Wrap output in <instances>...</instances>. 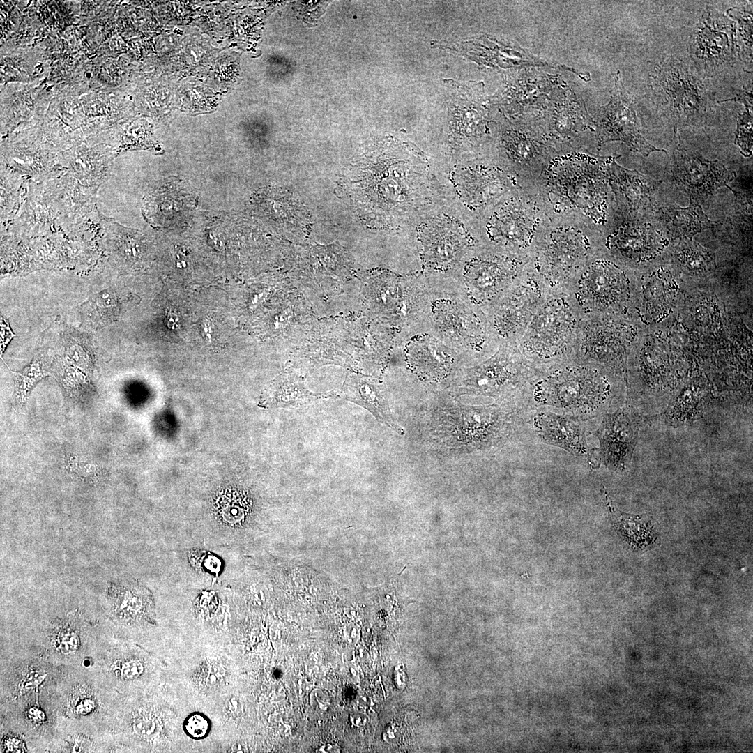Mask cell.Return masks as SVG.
<instances>
[{"instance_id": "cell-1", "label": "cell", "mask_w": 753, "mask_h": 753, "mask_svg": "<svg viewBox=\"0 0 753 753\" xmlns=\"http://www.w3.org/2000/svg\"><path fill=\"white\" fill-rule=\"evenodd\" d=\"M351 174L350 191L356 208L376 223L408 220L431 201L430 174L409 147L362 162Z\"/></svg>"}, {"instance_id": "cell-2", "label": "cell", "mask_w": 753, "mask_h": 753, "mask_svg": "<svg viewBox=\"0 0 753 753\" xmlns=\"http://www.w3.org/2000/svg\"><path fill=\"white\" fill-rule=\"evenodd\" d=\"M608 156L572 151L552 158L536 183L549 218H575L600 231L613 204L607 181Z\"/></svg>"}, {"instance_id": "cell-3", "label": "cell", "mask_w": 753, "mask_h": 753, "mask_svg": "<svg viewBox=\"0 0 753 753\" xmlns=\"http://www.w3.org/2000/svg\"><path fill=\"white\" fill-rule=\"evenodd\" d=\"M429 294L425 333L478 363L494 354L501 344L482 310L466 296L454 275H425Z\"/></svg>"}, {"instance_id": "cell-4", "label": "cell", "mask_w": 753, "mask_h": 753, "mask_svg": "<svg viewBox=\"0 0 753 753\" xmlns=\"http://www.w3.org/2000/svg\"><path fill=\"white\" fill-rule=\"evenodd\" d=\"M624 381L623 376L606 367L574 360L540 372L525 403L529 410L552 406L588 418L610 405Z\"/></svg>"}, {"instance_id": "cell-5", "label": "cell", "mask_w": 753, "mask_h": 753, "mask_svg": "<svg viewBox=\"0 0 753 753\" xmlns=\"http://www.w3.org/2000/svg\"><path fill=\"white\" fill-rule=\"evenodd\" d=\"M600 232L577 219L549 218L529 259L549 294L568 293L587 264L602 252Z\"/></svg>"}, {"instance_id": "cell-6", "label": "cell", "mask_w": 753, "mask_h": 753, "mask_svg": "<svg viewBox=\"0 0 753 753\" xmlns=\"http://www.w3.org/2000/svg\"><path fill=\"white\" fill-rule=\"evenodd\" d=\"M581 318L568 293L549 294L515 348L539 372L574 361Z\"/></svg>"}, {"instance_id": "cell-7", "label": "cell", "mask_w": 753, "mask_h": 753, "mask_svg": "<svg viewBox=\"0 0 753 753\" xmlns=\"http://www.w3.org/2000/svg\"><path fill=\"white\" fill-rule=\"evenodd\" d=\"M481 217L484 247L528 259L549 219L536 185H517Z\"/></svg>"}, {"instance_id": "cell-8", "label": "cell", "mask_w": 753, "mask_h": 753, "mask_svg": "<svg viewBox=\"0 0 753 753\" xmlns=\"http://www.w3.org/2000/svg\"><path fill=\"white\" fill-rule=\"evenodd\" d=\"M365 296L370 310L397 328L398 345L425 333L430 300L423 275H372L366 280Z\"/></svg>"}, {"instance_id": "cell-9", "label": "cell", "mask_w": 753, "mask_h": 753, "mask_svg": "<svg viewBox=\"0 0 753 753\" xmlns=\"http://www.w3.org/2000/svg\"><path fill=\"white\" fill-rule=\"evenodd\" d=\"M651 79L656 106L675 126H701L711 119L713 95L684 62L667 57L655 67Z\"/></svg>"}, {"instance_id": "cell-10", "label": "cell", "mask_w": 753, "mask_h": 753, "mask_svg": "<svg viewBox=\"0 0 753 753\" xmlns=\"http://www.w3.org/2000/svg\"><path fill=\"white\" fill-rule=\"evenodd\" d=\"M601 252L585 267L568 294L582 317L614 314L630 317L637 277Z\"/></svg>"}, {"instance_id": "cell-11", "label": "cell", "mask_w": 753, "mask_h": 753, "mask_svg": "<svg viewBox=\"0 0 753 753\" xmlns=\"http://www.w3.org/2000/svg\"><path fill=\"white\" fill-rule=\"evenodd\" d=\"M643 330L625 316H583L575 360L606 367L625 377L628 357Z\"/></svg>"}, {"instance_id": "cell-12", "label": "cell", "mask_w": 753, "mask_h": 753, "mask_svg": "<svg viewBox=\"0 0 753 753\" xmlns=\"http://www.w3.org/2000/svg\"><path fill=\"white\" fill-rule=\"evenodd\" d=\"M528 263L527 257L482 246L466 257L454 275L471 303L483 310L508 291Z\"/></svg>"}, {"instance_id": "cell-13", "label": "cell", "mask_w": 753, "mask_h": 753, "mask_svg": "<svg viewBox=\"0 0 753 753\" xmlns=\"http://www.w3.org/2000/svg\"><path fill=\"white\" fill-rule=\"evenodd\" d=\"M539 373L514 347L501 345L492 356L464 370L462 388L466 393L523 404Z\"/></svg>"}, {"instance_id": "cell-14", "label": "cell", "mask_w": 753, "mask_h": 753, "mask_svg": "<svg viewBox=\"0 0 753 753\" xmlns=\"http://www.w3.org/2000/svg\"><path fill=\"white\" fill-rule=\"evenodd\" d=\"M549 295L528 263L508 291L482 310L501 345L516 346Z\"/></svg>"}, {"instance_id": "cell-15", "label": "cell", "mask_w": 753, "mask_h": 753, "mask_svg": "<svg viewBox=\"0 0 753 753\" xmlns=\"http://www.w3.org/2000/svg\"><path fill=\"white\" fill-rule=\"evenodd\" d=\"M420 255L427 275H454L466 257L482 246L457 222L437 217L424 223L418 233Z\"/></svg>"}, {"instance_id": "cell-16", "label": "cell", "mask_w": 753, "mask_h": 753, "mask_svg": "<svg viewBox=\"0 0 753 753\" xmlns=\"http://www.w3.org/2000/svg\"><path fill=\"white\" fill-rule=\"evenodd\" d=\"M612 224L602 240V252L628 268L655 259L668 244L661 232L634 215L614 209Z\"/></svg>"}, {"instance_id": "cell-17", "label": "cell", "mask_w": 753, "mask_h": 753, "mask_svg": "<svg viewBox=\"0 0 753 753\" xmlns=\"http://www.w3.org/2000/svg\"><path fill=\"white\" fill-rule=\"evenodd\" d=\"M593 122L598 150L606 143L619 141L644 156L654 151L667 153L650 144L641 135L633 100L623 85L619 71L610 101L598 110Z\"/></svg>"}, {"instance_id": "cell-18", "label": "cell", "mask_w": 753, "mask_h": 753, "mask_svg": "<svg viewBox=\"0 0 753 753\" xmlns=\"http://www.w3.org/2000/svg\"><path fill=\"white\" fill-rule=\"evenodd\" d=\"M502 148L504 154L498 164L522 186L535 185L558 154L538 129L528 126L507 130Z\"/></svg>"}, {"instance_id": "cell-19", "label": "cell", "mask_w": 753, "mask_h": 753, "mask_svg": "<svg viewBox=\"0 0 753 753\" xmlns=\"http://www.w3.org/2000/svg\"><path fill=\"white\" fill-rule=\"evenodd\" d=\"M685 295L671 272L661 267L637 278L631 319L643 329L655 326L672 314Z\"/></svg>"}, {"instance_id": "cell-20", "label": "cell", "mask_w": 753, "mask_h": 753, "mask_svg": "<svg viewBox=\"0 0 753 753\" xmlns=\"http://www.w3.org/2000/svg\"><path fill=\"white\" fill-rule=\"evenodd\" d=\"M642 417L630 403L604 415L596 430L600 460L614 471L623 472L631 462Z\"/></svg>"}, {"instance_id": "cell-21", "label": "cell", "mask_w": 753, "mask_h": 753, "mask_svg": "<svg viewBox=\"0 0 753 753\" xmlns=\"http://www.w3.org/2000/svg\"><path fill=\"white\" fill-rule=\"evenodd\" d=\"M735 23L723 15L708 12L697 24L690 38L694 63L711 74L733 63L737 50Z\"/></svg>"}, {"instance_id": "cell-22", "label": "cell", "mask_w": 753, "mask_h": 753, "mask_svg": "<svg viewBox=\"0 0 753 753\" xmlns=\"http://www.w3.org/2000/svg\"><path fill=\"white\" fill-rule=\"evenodd\" d=\"M671 174L675 183L690 199L703 203L715 192L735 177L717 160H709L695 151L676 148L673 153Z\"/></svg>"}, {"instance_id": "cell-23", "label": "cell", "mask_w": 753, "mask_h": 753, "mask_svg": "<svg viewBox=\"0 0 753 753\" xmlns=\"http://www.w3.org/2000/svg\"><path fill=\"white\" fill-rule=\"evenodd\" d=\"M618 156H608L606 165L613 208L632 215L653 209L657 205L660 182L621 166L616 161Z\"/></svg>"}, {"instance_id": "cell-24", "label": "cell", "mask_w": 753, "mask_h": 753, "mask_svg": "<svg viewBox=\"0 0 753 753\" xmlns=\"http://www.w3.org/2000/svg\"><path fill=\"white\" fill-rule=\"evenodd\" d=\"M461 171L457 180L460 191L480 215L519 185L497 162L478 163Z\"/></svg>"}, {"instance_id": "cell-25", "label": "cell", "mask_w": 753, "mask_h": 753, "mask_svg": "<svg viewBox=\"0 0 753 753\" xmlns=\"http://www.w3.org/2000/svg\"><path fill=\"white\" fill-rule=\"evenodd\" d=\"M406 364L423 379L439 381L447 377L459 356L427 333L415 335L402 345Z\"/></svg>"}, {"instance_id": "cell-26", "label": "cell", "mask_w": 753, "mask_h": 753, "mask_svg": "<svg viewBox=\"0 0 753 753\" xmlns=\"http://www.w3.org/2000/svg\"><path fill=\"white\" fill-rule=\"evenodd\" d=\"M533 423L537 434L547 444L585 458L591 464L593 450L588 445L584 419L572 414L536 412Z\"/></svg>"}, {"instance_id": "cell-27", "label": "cell", "mask_w": 753, "mask_h": 753, "mask_svg": "<svg viewBox=\"0 0 753 753\" xmlns=\"http://www.w3.org/2000/svg\"><path fill=\"white\" fill-rule=\"evenodd\" d=\"M345 395L347 400L365 407L400 434H405L404 428L395 421L384 392L374 379L365 376L351 377L346 385Z\"/></svg>"}, {"instance_id": "cell-28", "label": "cell", "mask_w": 753, "mask_h": 753, "mask_svg": "<svg viewBox=\"0 0 753 753\" xmlns=\"http://www.w3.org/2000/svg\"><path fill=\"white\" fill-rule=\"evenodd\" d=\"M690 202L685 208L674 204L660 208L661 223L673 239H692L697 233L716 225L715 222L708 218L699 203L692 199Z\"/></svg>"}, {"instance_id": "cell-29", "label": "cell", "mask_w": 753, "mask_h": 753, "mask_svg": "<svg viewBox=\"0 0 753 753\" xmlns=\"http://www.w3.org/2000/svg\"><path fill=\"white\" fill-rule=\"evenodd\" d=\"M602 496L616 530L630 547L642 549L656 540V531L649 517L619 510L614 505L604 487L602 489Z\"/></svg>"}, {"instance_id": "cell-30", "label": "cell", "mask_w": 753, "mask_h": 753, "mask_svg": "<svg viewBox=\"0 0 753 753\" xmlns=\"http://www.w3.org/2000/svg\"><path fill=\"white\" fill-rule=\"evenodd\" d=\"M708 395V388L701 379L688 381L678 390L666 411V420L671 425L693 420L706 405Z\"/></svg>"}, {"instance_id": "cell-31", "label": "cell", "mask_w": 753, "mask_h": 753, "mask_svg": "<svg viewBox=\"0 0 753 753\" xmlns=\"http://www.w3.org/2000/svg\"><path fill=\"white\" fill-rule=\"evenodd\" d=\"M671 257L676 268L689 276L706 277L716 268L714 253L692 239L680 238L671 249Z\"/></svg>"}, {"instance_id": "cell-32", "label": "cell", "mask_w": 753, "mask_h": 753, "mask_svg": "<svg viewBox=\"0 0 753 753\" xmlns=\"http://www.w3.org/2000/svg\"><path fill=\"white\" fill-rule=\"evenodd\" d=\"M124 301L116 291L104 289L82 304L80 313L82 320L92 328L109 325L123 314L126 309Z\"/></svg>"}, {"instance_id": "cell-33", "label": "cell", "mask_w": 753, "mask_h": 753, "mask_svg": "<svg viewBox=\"0 0 753 753\" xmlns=\"http://www.w3.org/2000/svg\"><path fill=\"white\" fill-rule=\"evenodd\" d=\"M216 512L222 522L230 526L241 524L246 517L248 504L241 492L227 490L216 499Z\"/></svg>"}, {"instance_id": "cell-34", "label": "cell", "mask_w": 753, "mask_h": 753, "mask_svg": "<svg viewBox=\"0 0 753 753\" xmlns=\"http://www.w3.org/2000/svg\"><path fill=\"white\" fill-rule=\"evenodd\" d=\"M12 170H1V220L10 218L19 207L20 179Z\"/></svg>"}, {"instance_id": "cell-35", "label": "cell", "mask_w": 753, "mask_h": 753, "mask_svg": "<svg viewBox=\"0 0 753 753\" xmlns=\"http://www.w3.org/2000/svg\"><path fill=\"white\" fill-rule=\"evenodd\" d=\"M735 144L740 148L745 156L752 155V114L750 109H746L745 112L738 115Z\"/></svg>"}, {"instance_id": "cell-36", "label": "cell", "mask_w": 753, "mask_h": 753, "mask_svg": "<svg viewBox=\"0 0 753 753\" xmlns=\"http://www.w3.org/2000/svg\"><path fill=\"white\" fill-rule=\"evenodd\" d=\"M727 14L733 19H735L738 27L735 26V31L738 32L740 37H742L743 40V51H744V47L746 48L747 54L748 56L752 58V18L751 14L746 12L744 10H740L737 8H730L727 10Z\"/></svg>"}, {"instance_id": "cell-37", "label": "cell", "mask_w": 753, "mask_h": 753, "mask_svg": "<svg viewBox=\"0 0 753 753\" xmlns=\"http://www.w3.org/2000/svg\"><path fill=\"white\" fill-rule=\"evenodd\" d=\"M183 729L193 739L206 738L211 729V723L206 716L200 713H192L184 721Z\"/></svg>"}, {"instance_id": "cell-38", "label": "cell", "mask_w": 753, "mask_h": 753, "mask_svg": "<svg viewBox=\"0 0 753 753\" xmlns=\"http://www.w3.org/2000/svg\"><path fill=\"white\" fill-rule=\"evenodd\" d=\"M40 365L41 363L40 362L36 360L24 369L23 372L15 373L19 393L26 394L33 383L36 382L39 377L43 376V374L40 370Z\"/></svg>"}, {"instance_id": "cell-39", "label": "cell", "mask_w": 753, "mask_h": 753, "mask_svg": "<svg viewBox=\"0 0 753 753\" xmlns=\"http://www.w3.org/2000/svg\"><path fill=\"white\" fill-rule=\"evenodd\" d=\"M310 703L314 710L319 713H324L328 710L330 701L325 692L316 689L310 695Z\"/></svg>"}, {"instance_id": "cell-40", "label": "cell", "mask_w": 753, "mask_h": 753, "mask_svg": "<svg viewBox=\"0 0 753 753\" xmlns=\"http://www.w3.org/2000/svg\"><path fill=\"white\" fill-rule=\"evenodd\" d=\"M1 350L4 349L6 344L9 342L11 338L15 336L10 329L8 321L1 317Z\"/></svg>"}, {"instance_id": "cell-41", "label": "cell", "mask_w": 753, "mask_h": 753, "mask_svg": "<svg viewBox=\"0 0 753 753\" xmlns=\"http://www.w3.org/2000/svg\"><path fill=\"white\" fill-rule=\"evenodd\" d=\"M208 669L210 674L208 673L206 669H204L205 674H202L203 675H205L206 676L204 680V683L203 684H205L208 686H216L218 684H220L219 683L221 681V678L222 676V673H220V671L217 669H215V670L214 667L208 668Z\"/></svg>"}, {"instance_id": "cell-42", "label": "cell", "mask_w": 753, "mask_h": 753, "mask_svg": "<svg viewBox=\"0 0 753 753\" xmlns=\"http://www.w3.org/2000/svg\"><path fill=\"white\" fill-rule=\"evenodd\" d=\"M730 100L738 101L745 105V108L752 110V93L745 91H739L736 98L731 99H727L722 100L720 102H727Z\"/></svg>"}, {"instance_id": "cell-43", "label": "cell", "mask_w": 753, "mask_h": 753, "mask_svg": "<svg viewBox=\"0 0 753 753\" xmlns=\"http://www.w3.org/2000/svg\"><path fill=\"white\" fill-rule=\"evenodd\" d=\"M345 639L349 644H354L358 639V629L353 625H349L344 630Z\"/></svg>"}, {"instance_id": "cell-44", "label": "cell", "mask_w": 753, "mask_h": 753, "mask_svg": "<svg viewBox=\"0 0 753 753\" xmlns=\"http://www.w3.org/2000/svg\"><path fill=\"white\" fill-rule=\"evenodd\" d=\"M320 753H338L340 752V746L333 742H327L322 744L317 750Z\"/></svg>"}, {"instance_id": "cell-45", "label": "cell", "mask_w": 753, "mask_h": 753, "mask_svg": "<svg viewBox=\"0 0 753 753\" xmlns=\"http://www.w3.org/2000/svg\"><path fill=\"white\" fill-rule=\"evenodd\" d=\"M349 721L356 727L364 726L367 720V716L362 713H353L349 715Z\"/></svg>"}, {"instance_id": "cell-46", "label": "cell", "mask_w": 753, "mask_h": 753, "mask_svg": "<svg viewBox=\"0 0 753 753\" xmlns=\"http://www.w3.org/2000/svg\"><path fill=\"white\" fill-rule=\"evenodd\" d=\"M210 323L211 322L206 319H204L200 321V328L201 329V333H202L201 335H204V338H205L206 340L208 342H210L211 337V328Z\"/></svg>"}, {"instance_id": "cell-47", "label": "cell", "mask_w": 753, "mask_h": 753, "mask_svg": "<svg viewBox=\"0 0 753 753\" xmlns=\"http://www.w3.org/2000/svg\"><path fill=\"white\" fill-rule=\"evenodd\" d=\"M178 317L172 311H169L166 314V324L167 326L172 329H175L177 326Z\"/></svg>"}]
</instances>
